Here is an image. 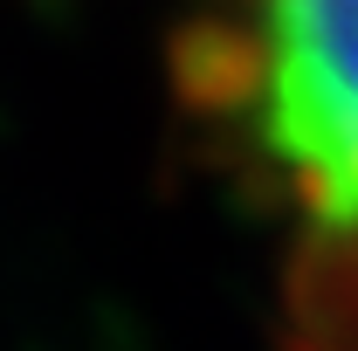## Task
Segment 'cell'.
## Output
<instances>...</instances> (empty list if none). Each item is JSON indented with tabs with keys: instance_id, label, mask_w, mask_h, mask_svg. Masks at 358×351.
I'll return each mask as SVG.
<instances>
[{
	"instance_id": "6da1fadb",
	"label": "cell",
	"mask_w": 358,
	"mask_h": 351,
	"mask_svg": "<svg viewBox=\"0 0 358 351\" xmlns=\"http://www.w3.org/2000/svg\"><path fill=\"white\" fill-rule=\"evenodd\" d=\"M255 83L289 193L358 248V0H255Z\"/></svg>"
}]
</instances>
